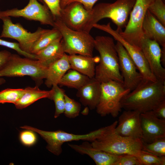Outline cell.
Returning a JSON list of instances; mask_svg holds the SVG:
<instances>
[{
	"label": "cell",
	"instance_id": "obj_1",
	"mask_svg": "<svg viewBox=\"0 0 165 165\" xmlns=\"http://www.w3.org/2000/svg\"><path fill=\"white\" fill-rule=\"evenodd\" d=\"M165 100V81L142 79L121 100L122 108L142 113L152 110Z\"/></svg>",
	"mask_w": 165,
	"mask_h": 165
},
{
	"label": "cell",
	"instance_id": "obj_2",
	"mask_svg": "<svg viewBox=\"0 0 165 165\" xmlns=\"http://www.w3.org/2000/svg\"><path fill=\"white\" fill-rule=\"evenodd\" d=\"M94 45L100 55L94 78L101 83L115 81L123 83L113 39L108 36H98L94 38Z\"/></svg>",
	"mask_w": 165,
	"mask_h": 165
},
{
	"label": "cell",
	"instance_id": "obj_3",
	"mask_svg": "<svg viewBox=\"0 0 165 165\" xmlns=\"http://www.w3.org/2000/svg\"><path fill=\"white\" fill-rule=\"evenodd\" d=\"M117 123L118 121H116L109 125L84 134L70 133L61 130L44 131L30 126L28 127V129L39 134L47 142V149L54 155L59 156L62 152V145L64 142L80 140L92 142L114 130Z\"/></svg>",
	"mask_w": 165,
	"mask_h": 165
},
{
	"label": "cell",
	"instance_id": "obj_4",
	"mask_svg": "<svg viewBox=\"0 0 165 165\" xmlns=\"http://www.w3.org/2000/svg\"><path fill=\"white\" fill-rule=\"evenodd\" d=\"M135 0H116L113 3H99L93 7L91 11L89 28L90 31L94 24L105 18L110 19L117 27L119 32L125 28L129 16Z\"/></svg>",
	"mask_w": 165,
	"mask_h": 165
},
{
	"label": "cell",
	"instance_id": "obj_5",
	"mask_svg": "<svg viewBox=\"0 0 165 165\" xmlns=\"http://www.w3.org/2000/svg\"><path fill=\"white\" fill-rule=\"evenodd\" d=\"M53 27L57 28L61 34L65 53L93 56L94 38L90 33L73 30L67 27L58 17L54 19Z\"/></svg>",
	"mask_w": 165,
	"mask_h": 165
},
{
	"label": "cell",
	"instance_id": "obj_6",
	"mask_svg": "<svg viewBox=\"0 0 165 165\" xmlns=\"http://www.w3.org/2000/svg\"><path fill=\"white\" fill-rule=\"evenodd\" d=\"M48 67L38 60L11 54L0 69V77L29 76L36 80L45 79Z\"/></svg>",
	"mask_w": 165,
	"mask_h": 165
},
{
	"label": "cell",
	"instance_id": "obj_7",
	"mask_svg": "<svg viewBox=\"0 0 165 165\" xmlns=\"http://www.w3.org/2000/svg\"><path fill=\"white\" fill-rule=\"evenodd\" d=\"M130 91L123 83L115 81L101 83L100 96L96 107L97 112L101 116L110 115L115 118L121 111V102Z\"/></svg>",
	"mask_w": 165,
	"mask_h": 165
},
{
	"label": "cell",
	"instance_id": "obj_8",
	"mask_svg": "<svg viewBox=\"0 0 165 165\" xmlns=\"http://www.w3.org/2000/svg\"><path fill=\"white\" fill-rule=\"evenodd\" d=\"M91 144L95 149L117 155H136L143 146L141 139L121 136L116 133L115 130L96 139Z\"/></svg>",
	"mask_w": 165,
	"mask_h": 165
},
{
	"label": "cell",
	"instance_id": "obj_9",
	"mask_svg": "<svg viewBox=\"0 0 165 165\" xmlns=\"http://www.w3.org/2000/svg\"><path fill=\"white\" fill-rule=\"evenodd\" d=\"M155 0H135L124 31L119 32L125 40L139 48L141 40L143 37L142 23L148 7Z\"/></svg>",
	"mask_w": 165,
	"mask_h": 165
},
{
	"label": "cell",
	"instance_id": "obj_10",
	"mask_svg": "<svg viewBox=\"0 0 165 165\" xmlns=\"http://www.w3.org/2000/svg\"><path fill=\"white\" fill-rule=\"evenodd\" d=\"M3 22L0 38L14 39L18 42L23 51L31 53L32 48L37 40L47 29L38 28L34 32H28L19 23H13L9 16L0 17Z\"/></svg>",
	"mask_w": 165,
	"mask_h": 165
},
{
	"label": "cell",
	"instance_id": "obj_11",
	"mask_svg": "<svg viewBox=\"0 0 165 165\" xmlns=\"http://www.w3.org/2000/svg\"><path fill=\"white\" fill-rule=\"evenodd\" d=\"M96 28L105 31L112 36L117 41L120 42L131 58L142 79L155 81L157 80L152 74L148 62L141 49L135 46L125 40L116 30L113 29L110 23L106 24H97Z\"/></svg>",
	"mask_w": 165,
	"mask_h": 165
},
{
	"label": "cell",
	"instance_id": "obj_12",
	"mask_svg": "<svg viewBox=\"0 0 165 165\" xmlns=\"http://www.w3.org/2000/svg\"><path fill=\"white\" fill-rule=\"evenodd\" d=\"M0 17L3 16L23 17L30 20L39 21L41 24L53 27L54 19L47 6L37 0H29L27 5L21 9L13 8L0 11Z\"/></svg>",
	"mask_w": 165,
	"mask_h": 165
},
{
	"label": "cell",
	"instance_id": "obj_13",
	"mask_svg": "<svg viewBox=\"0 0 165 165\" xmlns=\"http://www.w3.org/2000/svg\"><path fill=\"white\" fill-rule=\"evenodd\" d=\"M91 11L86 9L82 4L74 2L62 9L58 17L73 30L90 33L89 26Z\"/></svg>",
	"mask_w": 165,
	"mask_h": 165
},
{
	"label": "cell",
	"instance_id": "obj_14",
	"mask_svg": "<svg viewBox=\"0 0 165 165\" xmlns=\"http://www.w3.org/2000/svg\"><path fill=\"white\" fill-rule=\"evenodd\" d=\"M119 58L120 70L124 87L130 91L140 83L142 77L128 53L119 42L115 44Z\"/></svg>",
	"mask_w": 165,
	"mask_h": 165
},
{
	"label": "cell",
	"instance_id": "obj_15",
	"mask_svg": "<svg viewBox=\"0 0 165 165\" xmlns=\"http://www.w3.org/2000/svg\"><path fill=\"white\" fill-rule=\"evenodd\" d=\"M140 48L156 79L165 81V69L161 63L162 50L160 45L155 41L143 36L140 42Z\"/></svg>",
	"mask_w": 165,
	"mask_h": 165
},
{
	"label": "cell",
	"instance_id": "obj_16",
	"mask_svg": "<svg viewBox=\"0 0 165 165\" xmlns=\"http://www.w3.org/2000/svg\"><path fill=\"white\" fill-rule=\"evenodd\" d=\"M140 114L135 111L125 110L119 117L115 132L123 137L141 140Z\"/></svg>",
	"mask_w": 165,
	"mask_h": 165
},
{
	"label": "cell",
	"instance_id": "obj_17",
	"mask_svg": "<svg viewBox=\"0 0 165 165\" xmlns=\"http://www.w3.org/2000/svg\"><path fill=\"white\" fill-rule=\"evenodd\" d=\"M143 143H150L165 138V120L155 116L151 111L141 113Z\"/></svg>",
	"mask_w": 165,
	"mask_h": 165
},
{
	"label": "cell",
	"instance_id": "obj_18",
	"mask_svg": "<svg viewBox=\"0 0 165 165\" xmlns=\"http://www.w3.org/2000/svg\"><path fill=\"white\" fill-rule=\"evenodd\" d=\"M72 149L81 154L90 157L97 165H116L120 155H115L93 148L91 143L85 141L80 145L68 144Z\"/></svg>",
	"mask_w": 165,
	"mask_h": 165
},
{
	"label": "cell",
	"instance_id": "obj_19",
	"mask_svg": "<svg viewBox=\"0 0 165 165\" xmlns=\"http://www.w3.org/2000/svg\"><path fill=\"white\" fill-rule=\"evenodd\" d=\"M143 36L156 41L165 48V26L148 10L142 24Z\"/></svg>",
	"mask_w": 165,
	"mask_h": 165
},
{
	"label": "cell",
	"instance_id": "obj_20",
	"mask_svg": "<svg viewBox=\"0 0 165 165\" xmlns=\"http://www.w3.org/2000/svg\"><path fill=\"white\" fill-rule=\"evenodd\" d=\"M101 90V83L94 77L78 90L76 96L82 105L93 110L98 104Z\"/></svg>",
	"mask_w": 165,
	"mask_h": 165
},
{
	"label": "cell",
	"instance_id": "obj_21",
	"mask_svg": "<svg viewBox=\"0 0 165 165\" xmlns=\"http://www.w3.org/2000/svg\"><path fill=\"white\" fill-rule=\"evenodd\" d=\"M68 59L71 69L87 76L90 79L94 77L96 64L99 62V57L68 55Z\"/></svg>",
	"mask_w": 165,
	"mask_h": 165
},
{
	"label": "cell",
	"instance_id": "obj_22",
	"mask_svg": "<svg viewBox=\"0 0 165 165\" xmlns=\"http://www.w3.org/2000/svg\"><path fill=\"white\" fill-rule=\"evenodd\" d=\"M70 69L68 55L65 53L61 57L48 67L45 85L49 88L58 85L62 77Z\"/></svg>",
	"mask_w": 165,
	"mask_h": 165
},
{
	"label": "cell",
	"instance_id": "obj_23",
	"mask_svg": "<svg viewBox=\"0 0 165 165\" xmlns=\"http://www.w3.org/2000/svg\"><path fill=\"white\" fill-rule=\"evenodd\" d=\"M62 38L53 42L35 55L36 59L47 67L61 57L65 53L61 43Z\"/></svg>",
	"mask_w": 165,
	"mask_h": 165
},
{
	"label": "cell",
	"instance_id": "obj_24",
	"mask_svg": "<svg viewBox=\"0 0 165 165\" xmlns=\"http://www.w3.org/2000/svg\"><path fill=\"white\" fill-rule=\"evenodd\" d=\"M25 89V92L15 104L16 108L18 109L25 108L42 98L50 99L53 91L52 89L49 91L42 90L37 86L28 87Z\"/></svg>",
	"mask_w": 165,
	"mask_h": 165
},
{
	"label": "cell",
	"instance_id": "obj_25",
	"mask_svg": "<svg viewBox=\"0 0 165 165\" xmlns=\"http://www.w3.org/2000/svg\"><path fill=\"white\" fill-rule=\"evenodd\" d=\"M87 76L73 70L69 69L60 80L58 85L78 90L90 80Z\"/></svg>",
	"mask_w": 165,
	"mask_h": 165
},
{
	"label": "cell",
	"instance_id": "obj_26",
	"mask_svg": "<svg viewBox=\"0 0 165 165\" xmlns=\"http://www.w3.org/2000/svg\"><path fill=\"white\" fill-rule=\"evenodd\" d=\"M61 38V34L56 28L47 29L35 42L31 53L35 54L55 40Z\"/></svg>",
	"mask_w": 165,
	"mask_h": 165
},
{
	"label": "cell",
	"instance_id": "obj_27",
	"mask_svg": "<svg viewBox=\"0 0 165 165\" xmlns=\"http://www.w3.org/2000/svg\"><path fill=\"white\" fill-rule=\"evenodd\" d=\"M52 94L50 99L53 101L55 107L54 117L56 118L64 113L65 107L64 90L58 85L52 86Z\"/></svg>",
	"mask_w": 165,
	"mask_h": 165
},
{
	"label": "cell",
	"instance_id": "obj_28",
	"mask_svg": "<svg viewBox=\"0 0 165 165\" xmlns=\"http://www.w3.org/2000/svg\"><path fill=\"white\" fill-rule=\"evenodd\" d=\"M25 91L23 89L8 88L0 91V104L11 103L14 105Z\"/></svg>",
	"mask_w": 165,
	"mask_h": 165
},
{
	"label": "cell",
	"instance_id": "obj_29",
	"mask_svg": "<svg viewBox=\"0 0 165 165\" xmlns=\"http://www.w3.org/2000/svg\"><path fill=\"white\" fill-rule=\"evenodd\" d=\"M135 156L142 165H165V156H159L142 150Z\"/></svg>",
	"mask_w": 165,
	"mask_h": 165
},
{
	"label": "cell",
	"instance_id": "obj_30",
	"mask_svg": "<svg viewBox=\"0 0 165 165\" xmlns=\"http://www.w3.org/2000/svg\"><path fill=\"white\" fill-rule=\"evenodd\" d=\"M142 150L159 156H165V138L150 143H143Z\"/></svg>",
	"mask_w": 165,
	"mask_h": 165
},
{
	"label": "cell",
	"instance_id": "obj_31",
	"mask_svg": "<svg viewBox=\"0 0 165 165\" xmlns=\"http://www.w3.org/2000/svg\"><path fill=\"white\" fill-rule=\"evenodd\" d=\"M64 99L65 107L64 113L65 116L69 118H73L78 116L81 110L80 104L69 97L65 94Z\"/></svg>",
	"mask_w": 165,
	"mask_h": 165
},
{
	"label": "cell",
	"instance_id": "obj_32",
	"mask_svg": "<svg viewBox=\"0 0 165 165\" xmlns=\"http://www.w3.org/2000/svg\"><path fill=\"white\" fill-rule=\"evenodd\" d=\"M148 10L165 26V4L164 0H155Z\"/></svg>",
	"mask_w": 165,
	"mask_h": 165
},
{
	"label": "cell",
	"instance_id": "obj_33",
	"mask_svg": "<svg viewBox=\"0 0 165 165\" xmlns=\"http://www.w3.org/2000/svg\"><path fill=\"white\" fill-rule=\"evenodd\" d=\"M19 138L23 145L28 147L35 144L37 140L35 132L31 130L26 129L20 132Z\"/></svg>",
	"mask_w": 165,
	"mask_h": 165
},
{
	"label": "cell",
	"instance_id": "obj_34",
	"mask_svg": "<svg viewBox=\"0 0 165 165\" xmlns=\"http://www.w3.org/2000/svg\"><path fill=\"white\" fill-rule=\"evenodd\" d=\"M0 46H4L14 50L19 54L25 57L36 60L35 54L28 53L22 50L20 48L18 43L7 41L2 39L0 38Z\"/></svg>",
	"mask_w": 165,
	"mask_h": 165
},
{
	"label": "cell",
	"instance_id": "obj_35",
	"mask_svg": "<svg viewBox=\"0 0 165 165\" xmlns=\"http://www.w3.org/2000/svg\"><path fill=\"white\" fill-rule=\"evenodd\" d=\"M48 7L54 19L60 16L61 9L60 6L61 0H39Z\"/></svg>",
	"mask_w": 165,
	"mask_h": 165
},
{
	"label": "cell",
	"instance_id": "obj_36",
	"mask_svg": "<svg viewBox=\"0 0 165 165\" xmlns=\"http://www.w3.org/2000/svg\"><path fill=\"white\" fill-rule=\"evenodd\" d=\"M116 165H142L137 157L133 154L120 155Z\"/></svg>",
	"mask_w": 165,
	"mask_h": 165
},
{
	"label": "cell",
	"instance_id": "obj_37",
	"mask_svg": "<svg viewBox=\"0 0 165 165\" xmlns=\"http://www.w3.org/2000/svg\"><path fill=\"white\" fill-rule=\"evenodd\" d=\"M98 0H61L60 6L63 9L73 2H77L82 4L87 10L91 11L94 4Z\"/></svg>",
	"mask_w": 165,
	"mask_h": 165
},
{
	"label": "cell",
	"instance_id": "obj_38",
	"mask_svg": "<svg viewBox=\"0 0 165 165\" xmlns=\"http://www.w3.org/2000/svg\"><path fill=\"white\" fill-rule=\"evenodd\" d=\"M151 112L157 118L165 120V100L160 103Z\"/></svg>",
	"mask_w": 165,
	"mask_h": 165
},
{
	"label": "cell",
	"instance_id": "obj_39",
	"mask_svg": "<svg viewBox=\"0 0 165 165\" xmlns=\"http://www.w3.org/2000/svg\"><path fill=\"white\" fill-rule=\"evenodd\" d=\"M12 54L6 50L0 51V69L7 63Z\"/></svg>",
	"mask_w": 165,
	"mask_h": 165
},
{
	"label": "cell",
	"instance_id": "obj_40",
	"mask_svg": "<svg viewBox=\"0 0 165 165\" xmlns=\"http://www.w3.org/2000/svg\"><path fill=\"white\" fill-rule=\"evenodd\" d=\"M6 82L5 80L3 78L0 77V86L4 83Z\"/></svg>",
	"mask_w": 165,
	"mask_h": 165
},
{
	"label": "cell",
	"instance_id": "obj_41",
	"mask_svg": "<svg viewBox=\"0 0 165 165\" xmlns=\"http://www.w3.org/2000/svg\"></svg>",
	"mask_w": 165,
	"mask_h": 165
}]
</instances>
